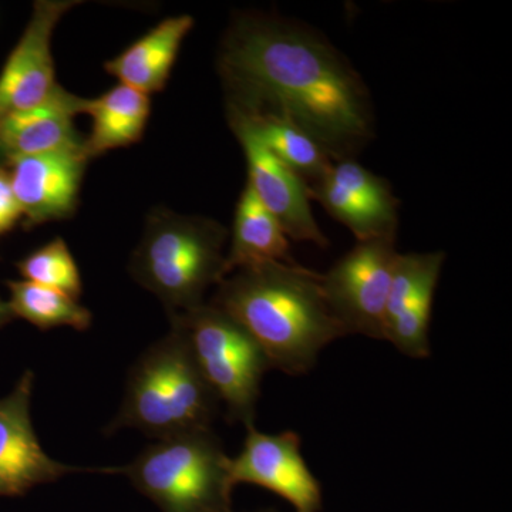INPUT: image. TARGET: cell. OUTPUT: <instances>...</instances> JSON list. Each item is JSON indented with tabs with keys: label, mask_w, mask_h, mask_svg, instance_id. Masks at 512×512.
Wrapping results in <instances>:
<instances>
[{
	"label": "cell",
	"mask_w": 512,
	"mask_h": 512,
	"mask_svg": "<svg viewBox=\"0 0 512 512\" xmlns=\"http://www.w3.org/2000/svg\"><path fill=\"white\" fill-rule=\"evenodd\" d=\"M192 26L194 19L190 15L165 19L119 56L106 62L104 69L120 84L147 96L161 92Z\"/></svg>",
	"instance_id": "16"
},
{
	"label": "cell",
	"mask_w": 512,
	"mask_h": 512,
	"mask_svg": "<svg viewBox=\"0 0 512 512\" xmlns=\"http://www.w3.org/2000/svg\"><path fill=\"white\" fill-rule=\"evenodd\" d=\"M446 254H399L387 299L384 340L413 359L430 357L429 329L434 293Z\"/></svg>",
	"instance_id": "13"
},
{
	"label": "cell",
	"mask_w": 512,
	"mask_h": 512,
	"mask_svg": "<svg viewBox=\"0 0 512 512\" xmlns=\"http://www.w3.org/2000/svg\"><path fill=\"white\" fill-rule=\"evenodd\" d=\"M220 404L183 336L171 328L131 367L123 403L106 431L136 429L161 440L211 429Z\"/></svg>",
	"instance_id": "3"
},
{
	"label": "cell",
	"mask_w": 512,
	"mask_h": 512,
	"mask_svg": "<svg viewBox=\"0 0 512 512\" xmlns=\"http://www.w3.org/2000/svg\"><path fill=\"white\" fill-rule=\"evenodd\" d=\"M89 161L82 148L23 157L9 164L10 185L25 228L73 217Z\"/></svg>",
	"instance_id": "14"
},
{
	"label": "cell",
	"mask_w": 512,
	"mask_h": 512,
	"mask_svg": "<svg viewBox=\"0 0 512 512\" xmlns=\"http://www.w3.org/2000/svg\"><path fill=\"white\" fill-rule=\"evenodd\" d=\"M396 238L359 241L320 275L330 312L345 335L384 340L387 299L399 252Z\"/></svg>",
	"instance_id": "7"
},
{
	"label": "cell",
	"mask_w": 512,
	"mask_h": 512,
	"mask_svg": "<svg viewBox=\"0 0 512 512\" xmlns=\"http://www.w3.org/2000/svg\"><path fill=\"white\" fill-rule=\"evenodd\" d=\"M221 512H235V511H232V508H229V510H225V511H221ZM256 512H278V511H275V510H262V511H256Z\"/></svg>",
	"instance_id": "24"
},
{
	"label": "cell",
	"mask_w": 512,
	"mask_h": 512,
	"mask_svg": "<svg viewBox=\"0 0 512 512\" xmlns=\"http://www.w3.org/2000/svg\"><path fill=\"white\" fill-rule=\"evenodd\" d=\"M150 113V96L124 84L97 99H87L84 114L92 117V131L84 138V154L92 160L107 151L138 143Z\"/></svg>",
	"instance_id": "18"
},
{
	"label": "cell",
	"mask_w": 512,
	"mask_h": 512,
	"mask_svg": "<svg viewBox=\"0 0 512 512\" xmlns=\"http://www.w3.org/2000/svg\"><path fill=\"white\" fill-rule=\"evenodd\" d=\"M227 116L278 117L315 138L333 161L375 137L369 89L325 36L261 12L232 19L218 53Z\"/></svg>",
	"instance_id": "1"
},
{
	"label": "cell",
	"mask_w": 512,
	"mask_h": 512,
	"mask_svg": "<svg viewBox=\"0 0 512 512\" xmlns=\"http://www.w3.org/2000/svg\"><path fill=\"white\" fill-rule=\"evenodd\" d=\"M168 316L205 382L227 407L228 420L255 426L262 377L272 369L258 343L237 320L212 303Z\"/></svg>",
	"instance_id": "6"
},
{
	"label": "cell",
	"mask_w": 512,
	"mask_h": 512,
	"mask_svg": "<svg viewBox=\"0 0 512 512\" xmlns=\"http://www.w3.org/2000/svg\"><path fill=\"white\" fill-rule=\"evenodd\" d=\"M33 382L35 375L26 370L15 389L0 397V497H22L74 473L107 474V468L73 467L46 453L30 416Z\"/></svg>",
	"instance_id": "8"
},
{
	"label": "cell",
	"mask_w": 512,
	"mask_h": 512,
	"mask_svg": "<svg viewBox=\"0 0 512 512\" xmlns=\"http://www.w3.org/2000/svg\"><path fill=\"white\" fill-rule=\"evenodd\" d=\"M23 281L56 289L80 299L82 276L72 252L63 238L57 237L18 262Z\"/></svg>",
	"instance_id": "21"
},
{
	"label": "cell",
	"mask_w": 512,
	"mask_h": 512,
	"mask_svg": "<svg viewBox=\"0 0 512 512\" xmlns=\"http://www.w3.org/2000/svg\"><path fill=\"white\" fill-rule=\"evenodd\" d=\"M15 319L12 311H10L8 302L3 301L0 298V329L5 328L6 325H9L12 320Z\"/></svg>",
	"instance_id": "23"
},
{
	"label": "cell",
	"mask_w": 512,
	"mask_h": 512,
	"mask_svg": "<svg viewBox=\"0 0 512 512\" xmlns=\"http://www.w3.org/2000/svg\"><path fill=\"white\" fill-rule=\"evenodd\" d=\"M79 2L42 0L0 73V120L45 103L57 89L52 37L57 23Z\"/></svg>",
	"instance_id": "11"
},
{
	"label": "cell",
	"mask_w": 512,
	"mask_h": 512,
	"mask_svg": "<svg viewBox=\"0 0 512 512\" xmlns=\"http://www.w3.org/2000/svg\"><path fill=\"white\" fill-rule=\"evenodd\" d=\"M237 320L258 343L272 369L305 375L320 350L343 338L320 275L295 264L268 262L231 272L210 302Z\"/></svg>",
	"instance_id": "2"
},
{
	"label": "cell",
	"mask_w": 512,
	"mask_h": 512,
	"mask_svg": "<svg viewBox=\"0 0 512 512\" xmlns=\"http://www.w3.org/2000/svg\"><path fill=\"white\" fill-rule=\"evenodd\" d=\"M228 123L247 158V184L281 224L285 234L295 241L312 242L319 248H328V238L320 231L312 214L308 184L279 161L251 128L239 121Z\"/></svg>",
	"instance_id": "12"
},
{
	"label": "cell",
	"mask_w": 512,
	"mask_h": 512,
	"mask_svg": "<svg viewBox=\"0 0 512 512\" xmlns=\"http://www.w3.org/2000/svg\"><path fill=\"white\" fill-rule=\"evenodd\" d=\"M227 239V228L211 218L151 211L130 274L160 299L168 315L190 311L225 278Z\"/></svg>",
	"instance_id": "4"
},
{
	"label": "cell",
	"mask_w": 512,
	"mask_h": 512,
	"mask_svg": "<svg viewBox=\"0 0 512 512\" xmlns=\"http://www.w3.org/2000/svg\"><path fill=\"white\" fill-rule=\"evenodd\" d=\"M229 461L217 434L201 429L156 440L109 474L126 476L161 512H221L232 508Z\"/></svg>",
	"instance_id": "5"
},
{
	"label": "cell",
	"mask_w": 512,
	"mask_h": 512,
	"mask_svg": "<svg viewBox=\"0 0 512 512\" xmlns=\"http://www.w3.org/2000/svg\"><path fill=\"white\" fill-rule=\"evenodd\" d=\"M22 220L18 201L13 194L8 168H0V237Z\"/></svg>",
	"instance_id": "22"
},
{
	"label": "cell",
	"mask_w": 512,
	"mask_h": 512,
	"mask_svg": "<svg viewBox=\"0 0 512 512\" xmlns=\"http://www.w3.org/2000/svg\"><path fill=\"white\" fill-rule=\"evenodd\" d=\"M308 191L309 197L355 234L357 242L396 238L399 200L384 178L355 158L333 161L318 181L308 185Z\"/></svg>",
	"instance_id": "9"
},
{
	"label": "cell",
	"mask_w": 512,
	"mask_h": 512,
	"mask_svg": "<svg viewBox=\"0 0 512 512\" xmlns=\"http://www.w3.org/2000/svg\"><path fill=\"white\" fill-rule=\"evenodd\" d=\"M6 285L13 316L37 329L72 328L84 332L92 326L93 313L79 299L29 281H9Z\"/></svg>",
	"instance_id": "20"
},
{
	"label": "cell",
	"mask_w": 512,
	"mask_h": 512,
	"mask_svg": "<svg viewBox=\"0 0 512 512\" xmlns=\"http://www.w3.org/2000/svg\"><path fill=\"white\" fill-rule=\"evenodd\" d=\"M232 484H252L284 498L296 512L322 510V488L301 453L293 431L265 434L247 427L244 446L229 461Z\"/></svg>",
	"instance_id": "10"
},
{
	"label": "cell",
	"mask_w": 512,
	"mask_h": 512,
	"mask_svg": "<svg viewBox=\"0 0 512 512\" xmlns=\"http://www.w3.org/2000/svg\"><path fill=\"white\" fill-rule=\"evenodd\" d=\"M268 262L296 264L284 228L247 184L235 210L231 247L225 256V276L245 266Z\"/></svg>",
	"instance_id": "17"
},
{
	"label": "cell",
	"mask_w": 512,
	"mask_h": 512,
	"mask_svg": "<svg viewBox=\"0 0 512 512\" xmlns=\"http://www.w3.org/2000/svg\"><path fill=\"white\" fill-rule=\"evenodd\" d=\"M86 101L59 84L45 103L0 120V168L23 157L82 150L84 140L74 127V117L84 114Z\"/></svg>",
	"instance_id": "15"
},
{
	"label": "cell",
	"mask_w": 512,
	"mask_h": 512,
	"mask_svg": "<svg viewBox=\"0 0 512 512\" xmlns=\"http://www.w3.org/2000/svg\"><path fill=\"white\" fill-rule=\"evenodd\" d=\"M228 121H239L251 128L262 144L308 185L318 181L333 163L325 148L291 121L278 117H228Z\"/></svg>",
	"instance_id": "19"
}]
</instances>
